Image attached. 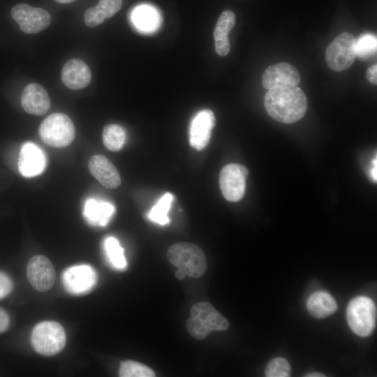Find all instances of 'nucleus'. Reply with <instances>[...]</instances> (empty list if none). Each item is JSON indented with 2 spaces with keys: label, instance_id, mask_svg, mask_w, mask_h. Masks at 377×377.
I'll use <instances>...</instances> for the list:
<instances>
[{
  "label": "nucleus",
  "instance_id": "31",
  "mask_svg": "<svg viewBox=\"0 0 377 377\" xmlns=\"http://www.w3.org/2000/svg\"><path fill=\"white\" fill-rule=\"evenodd\" d=\"M367 78L373 84H377V65L371 66L367 71Z\"/></svg>",
  "mask_w": 377,
  "mask_h": 377
},
{
  "label": "nucleus",
  "instance_id": "30",
  "mask_svg": "<svg viewBox=\"0 0 377 377\" xmlns=\"http://www.w3.org/2000/svg\"><path fill=\"white\" fill-rule=\"evenodd\" d=\"M10 325V317L8 313L0 308V334L6 332Z\"/></svg>",
  "mask_w": 377,
  "mask_h": 377
},
{
  "label": "nucleus",
  "instance_id": "21",
  "mask_svg": "<svg viewBox=\"0 0 377 377\" xmlns=\"http://www.w3.org/2000/svg\"><path fill=\"white\" fill-rule=\"evenodd\" d=\"M309 313L317 318H323L337 310L335 300L327 292L318 291L312 294L306 302Z\"/></svg>",
  "mask_w": 377,
  "mask_h": 377
},
{
  "label": "nucleus",
  "instance_id": "17",
  "mask_svg": "<svg viewBox=\"0 0 377 377\" xmlns=\"http://www.w3.org/2000/svg\"><path fill=\"white\" fill-rule=\"evenodd\" d=\"M64 84L71 89L85 88L91 80L89 66L79 59H72L66 62L61 70Z\"/></svg>",
  "mask_w": 377,
  "mask_h": 377
},
{
  "label": "nucleus",
  "instance_id": "22",
  "mask_svg": "<svg viewBox=\"0 0 377 377\" xmlns=\"http://www.w3.org/2000/svg\"><path fill=\"white\" fill-rule=\"evenodd\" d=\"M103 142L107 149L111 151H119L126 140L124 129L118 124H108L103 129Z\"/></svg>",
  "mask_w": 377,
  "mask_h": 377
},
{
  "label": "nucleus",
  "instance_id": "1",
  "mask_svg": "<svg viewBox=\"0 0 377 377\" xmlns=\"http://www.w3.org/2000/svg\"><path fill=\"white\" fill-rule=\"evenodd\" d=\"M264 105L271 117L283 124L300 120L307 110L306 95L297 86H283L267 90Z\"/></svg>",
  "mask_w": 377,
  "mask_h": 377
},
{
  "label": "nucleus",
  "instance_id": "24",
  "mask_svg": "<svg viewBox=\"0 0 377 377\" xmlns=\"http://www.w3.org/2000/svg\"><path fill=\"white\" fill-rule=\"evenodd\" d=\"M173 198L172 193H165L149 212L147 215L149 219L161 226L168 224L170 219L168 214Z\"/></svg>",
  "mask_w": 377,
  "mask_h": 377
},
{
  "label": "nucleus",
  "instance_id": "5",
  "mask_svg": "<svg viewBox=\"0 0 377 377\" xmlns=\"http://www.w3.org/2000/svg\"><path fill=\"white\" fill-rule=\"evenodd\" d=\"M38 133L45 144L61 148L73 141L75 130L72 120L66 114L57 112L50 114L41 122Z\"/></svg>",
  "mask_w": 377,
  "mask_h": 377
},
{
  "label": "nucleus",
  "instance_id": "25",
  "mask_svg": "<svg viewBox=\"0 0 377 377\" xmlns=\"http://www.w3.org/2000/svg\"><path fill=\"white\" fill-rule=\"evenodd\" d=\"M104 247L108 258L114 267L118 269H124L126 267L127 263L124 249L115 237H107L104 242Z\"/></svg>",
  "mask_w": 377,
  "mask_h": 377
},
{
  "label": "nucleus",
  "instance_id": "12",
  "mask_svg": "<svg viewBox=\"0 0 377 377\" xmlns=\"http://www.w3.org/2000/svg\"><path fill=\"white\" fill-rule=\"evenodd\" d=\"M300 81L298 71L285 62L269 66L262 76V84L267 90L283 86H298Z\"/></svg>",
  "mask_w": 377,
  "mask_h": 377
},
{
  "label": "nucleus",
  "instance_id": "13",
  "mask_svg": "<svg viewBox=\"0 0 377 377\" xmlns=\"http://www.w3.org/2000/svg\"><path fill=\"white\" fill-rule=\"evenodd\" d=\"M216 124L212 111L202 110L193 118L189 127V144L197 150L205 148L210 140L211 132Z\"/></svg>",
  "mask_w": 377,
  "mask_h": 377
},
{
  "label": "nucleus",
  "instance_id": "34",
  "mask_svg": "<svg viewBox=\"0 0 377 377\" xmlns=\"http://www.w3.org/2000/svg\"><path fill=\"white\" fill-rule=\"evenodd\" d=\"M55 1L60 3H70L73 2L75 0H55Z\"/></svg>",
  "mask_w": 377,
  "mask_h": 377
},
{
  "label": "nucleus",
  "instance_id": "18",
  "mask_svg": "<svg viewBox=\"0 0 377 377\" xmlns=\"http://www.w3.org/2000/svg\"><path fill=\"white\" fill-rule=\"evenodd\" d=\"M235 15L229 10L223 11L218 18L214 30L215 50L219 56H226L230 50L228 34L235 24Z\"/></svg>",
  "mask_w": 377,
  "mask_h": 377
},
{
  "label": "nucleus",
  "instance_id": "14",
  "mask_svg": "<svg viewBox=\"0 0 377 377\" xmlns=\"http://www.w3.org/2000/svg\"><path fill=\"white\" fill-rule=\"evenodd\" d=\"M47 165L44 152L32 142L24 143L20 149L18 169L25 177H32L42 173Z\"/></svg>",
  "mask_w": 377,
  "mask_h": 377
},
{
  "label": "nucleus",
  "instance_id": "6",
  "mask_svg": "<svg viewBox=\"0 0 377 377\" xmlns=\"http://www.w3.org/2000/svg\"><path fill=\"white\" fill-rule=\"evenodd\" d=\"M347 321L351 330L362 337L374 331L376 320V309L373 301L364 296L353 299L348 305Z\"/></svg>",
  "mask_w": 377,
  "mask_h": 377
},
{
  "label": "nucleus",
  "instance_id": "7",
  "mask_svg": "<svg viewBox=\"0 0 377 377\" xmlns=\"http://www.w3.org/2000/svg\"><path fill=\"white\" fill-rule=\"evenodd\" d=\"M356 57V39L348 32L337 36L325 51L327 64L334 71L348 68Z\"/></svg>",
  "mask_w": 377,
  "mask_h": 377
},
{
  "label": "nucleus",
  "instance_id": "32",
  "mask_svg": "<svg viewBox=\"0 0 377 377\" xmlns=\"http://www.w3.org/2000/svg\"><path fill=\"white\" fill-rule=\"evenodd\" d=\"M175 275L177 279L180 280L184 279L186 276H187L185 272L180 269H178L175 271Z\"/></svg>",
  "mask_w": 377,
  "mask_h": 377
},
{
  "label": "nucleus",
  "instance_id": "4",
  "mask_svg": "<svg viewBox=\"0 0 377 377\" xmlns=\"http://www.w3.org/2000/svg\"><path fill=\"white\" fill-rule=\"evenodd\" d=\"M31 343L37 353L46 357L54 356L61 352L66 346L65 330L55 321L38 323L31 332Z\"/></svg>",
  "mask_w": 377,
  "mask_h": 377
},
{
  "label": "nucleus",
  "instance_id": "10",
  "mask_svg": "<svg viewBox=\"0 0 377 377\" xmlns=\"http://www.w3.org/2000/svg\"><path fill=\"white\" fill-rule=\"evenodd\" d=\"M27 276L35 290L45 292L53 286L56 273L52 263L47 257L36 255L28 262Z\"/></svg>",
  "mask_w": 377,
  "mask_h": 377
},
{
  "label": "nucleus",
  "instance_id": "8",
  "mask_svg": "<svg viewBox=\"0 0 377 377\" xmlns=\"http://www.w3.org/2000/svg\"><path fill=\"white\" fill-rule=\"evenodd\" d=\"M248 170L242 165L230 163L219 175V185L223 197L230 202L240 200L245 193Z\"/></svg>",
  "mask_w": 377,
  "mask_h": 377
},
{
  "label": "nucleus",
  "instance_id": "16",
  "mask_svg": "<svg viewBox=\"0 0 377 377\" xmlns=\"http://www.w3.org/2000/svg\"><path fill=\"white\" fill-rule=\"evenodd\" d=\"M21 104L27 113L42 115L50 109V99L43 86L38 83H30L22 91Z\"/></svg>",
  "mask_w": 377,
  "mask_h": 377
},
{
  "label": "nucleus",
  "instance_id": "20",
  "mask_svg": "<svg viewBox=\"0 0 377 377\" xmlns=\"http://www.w3.org/2000/svg\"><path fill=\"white\" fill-rule=\"evenodd\" d=\"M114 207L108 202L88 199L84 205V215L91 225L105 226L114 213Z\"/></svg>",
  "mask_w": 377,
  "mask_h": 377
},
{
  "label": "nucleus",
  "instance_id": "15",
  "mask_svg": "<svg viewBox=\"0 0 377 377\" xmlns=\"http://www.w3.org/2000/svg\"><path fill=\"white\" fill-rule=\"evenodd\" d=\"M90 173L107 188H117L121 184L120 175L112 162L103 155H94L88 161Z\"/></svg>",
  "mask_w": 377,
  "mask_h": 377
},
{
  "label": "nucleus",
  "instance_id": "19",
  "mask_svg": "<svg viewBox=\"0 0 377 377\" xmlns=\"http://www.w3.org/2000/svg\"><path fill=\"white\" fill-rule=\"evenodd\" d=\"M122 0H100L98 3L87 9L84 14L85 24L91 28L102 24L107 18L112 17L121 8Z\"/></svg>",
  "mask_w": 377,
  "mask_h": 377
},
{
  "label": "nucleus",
  "instance_id": "11",
  "mask_svg": "<svg viewBox=\"0 0 377 377\" xmlns=\"http://www.w3.org/2000/svg\"><path fill=\"white\" fill-rule=\"evenodd\" d=\"M97 275L88 265H75L66 269L63 274V282L66 290L73 295H83L95 286Z\"/></svg>",
  "mask_w": 377,
  "mask_h": 377
},
{
  "label": "nucleus",
  "instance_id": "23",
  "mask_svg": "<svg viewBox=\"0 0 377 377\" xmlns=\"http://www.w3.org/2000/svg\"><path fill=\"white\" fill-rule=\"evenodd\" d=\"M132 17L135 27L143 31L154 30L158 22L155 10L146 6L136 8Z\"/></svg>",
  "mask_w": 377,
  "mask_h": 377
},
{
  "label": "nucleus",
  "instance_id": "29",
  "mask_svg": "<svg viewBox=\"0 0 377 377\" xmlns=\"http://www.w3.org/2000/svg\"><path fill=\"white\" fill-rule=\"evenodd\" d=\"M13 289L11 278L5 272L0 271V300L8 296Z\"/></svg>",
  "mask_w": 377,
  "mask_h": 377
},
{
  "label": "nucleus",
  "instance_id": "9",
  "mask_svg": "<svg viewBox=\"0 0 377 377\" xmlns=\"http://www.w3.org/2000/svg\"><path fill=\"white\" fill-rule=\"evenodd\" d=\"M11 17L27 34H36L45 29L51 22V15L45 9L27 3H18L11 10Z\"/></svg>",
  "mask_w": 377,
  "mask_h": 377
},
{
  "label": "nucleus",
  "instance_id": "28",
  "mask_svg": "<svg viewBox=\"0 0 377 377\" xmlns=\"http://www.w3.org/2000/svg\"><path fill=\"white\" fill-rule=\"evenodd\" d=\"M290 366L283 357L272 360L267 366L265 376L267 377H288L290 375Z\"/></svg>",
  "mask_w": 377,
  "mask_h": 377
},
{
  "label": "nucleus",
  "instance_id": "26",
  "mask_svg": "<svg viewBox=\"0 0 377 377\" xmlns=\"http://www.w3.org/2000/svg\"><path fill=\"white\" fill-rule=\"evenodd\" d=\"M119 376L121 377H154V371L149 367L133 360L122 361Z\"/></svg>",
  "mask_w": 377,
  "mask_h": 377
},
{
  "label": "nucleus",
  "instance_id": "3",
  "mask_svg": "<svg viewBox=\"0 0 377 377\" xmlns=\"http://www.w3.org/2000/svg\"><path fill=\"white\" fill-rule=\"evenodd\" d=\"M170 263L182 269L193 278L202 276L207 269V260L203 251L196 244L177 242L171 245L167 251Z\"/></svg>",
  "mask_w": 377,
  "mask_h": 377
},
{
  "label": "nucleus",
  "instance_id": "2",
  "mask_svg": "<svg viewBox=\"0 0 377 377\" xmlns=\"http://www.w3.org/2000/svg\"><path fill=\"white\" fill-rule=\"evenodd\" d=\"M191 317L186 327L190 335L202 340L212 332L225 331L229 322L210 303L201 302L194 304L190 310Z\"/></svg>",
  "mask_w": 377,
  "mask_h": 377
},
{
  "label": "nucleus",
  "instance_id": "33",
  "mask_svg": "<svg viewBox=\"0 0 377 377\" xmlns=\"http://www.w3.org/2000/svg\"><path fill=\"white\" fill-rule=\"evenodd\" d=\"M305 376H308V377H323V376H325V375L323 374H320V373L313 372V373L307 374Z\"/></svg>",
  "mask_w": 377,
  "mask_h": 377
},
{
  "label": "nucleus",
  "instance_id": "27",
  "mask_svg": "<svg viewBox=\"0 0 377 377\" xmlns=\"http://www.w3.org/2000/svg\"><path fill=\"white\" fill-rule=\"evenodd\" d=\"M376 36L371 33L362 34L356 40V54L360 59H367L376 53Z\"/></svg>",
  "mask_w": 377,
  "mask_h": 377
}]
</instances>
